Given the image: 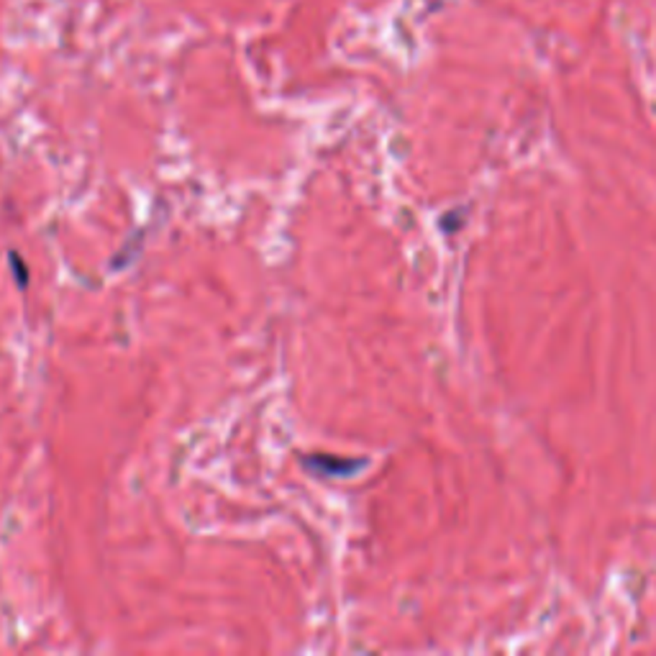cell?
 Masks as SVG:
<instances>
[{"mask_svg":"<svg viewBox=\"0 0 656 656\" xmlns=\"http://www.w3.org/2000/svg\"><path fill=\"white\" fill-rule=\"evenodd\" d=\"M302 465L308 466L313 475L349 477V475L359 472L362 466H367V459H339V456H328V454H313V456H305Z\"/></svg>","mask_w":656,"mask_h":656,"instance_id":"obj_1","label":"cell"},{"mask_svg":"<svg viewBox=\"0 0 656 656\" xmlns=\"http://www.w3.org/2000/svg\"><path fill=\"white\" fill-rule=\"evenodd\" d=\"M11 261H14L15 274H18V287H26L28 274H26V270H24V261H21V257H18V254H11Z\"/></svg>","mask_w":656,"mask_h":656,"instance_id":"obj_2","label":"cell"}]
</instances>
